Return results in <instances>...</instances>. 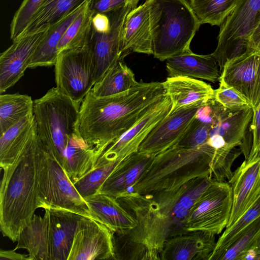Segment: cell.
<instances>
[{"label": "cell", "instance_id": "cell-20", "mask_svg": "<svg viewBox=\"0 0 260 260\" xmlns=\"http://www.w3.org/2000/svg\"><path fill=\"white\" fill-rule=\"evenodd\" d=\"M154 156L139 151L128 155L113 170L98 193L117 199L132 192Z\"/></svg>", "mask_w": 260, "mask_h": 260}, {"label": "cell", "instance_id": "cell-49", "mask_svg": "<svg viewBox=\"0 0 260 260\" xmlns=\"http://www.w3.org/2000/svg\"><path fill=\"white\" fill-rule=\"evenodd\" d=\"M140 0H127L126 5L132 10L136 8Z\"/></svg>", "mask_w": 260, "mask_h": 260}, {"label": "cell", "instance_id": "cell-4", "mask_svg": "<svg viewBox=\"0 0 260 260\" xmlns=\"http://www.w3.org/2000/svg\"><path fill=\"white\" fill-rule=\"evenodd\" d=\"M215 151L208 143L192 148L173 146L153 157L132 191L152 194L173 189L197 177H211Z\"/></svg>", "mask_w": 260, "mask_h": 260}, {"label": "cell", "instance_id": "cell-8", "mask_svg": "<svg viewBox=\"0 0 260 260\" xmlns=\"http://www.w3.org/2000/svg\"><path fill=\"white\" fill-rule=\"evenodd\" d=\"M260 12V0H239L236 8L220 26L218 43L212 53L220 72L231 60L246 53Z\"/></svg>", "mask_w": 260, "mask_h": 260}, {"label": "cell", "instance_id": "cell-32", "mask_svg": "<svg viewBox=\"0 0 260 260\" xmlns=\"http://www.w3.org/2000/svg\"><path fill=\"white\" fill-rule=\"evenodd\" d=\"M138 83L133 72L121 57L90 91L97 97L107 96L126 91Z\"/></svg>", "mask_w": 260, "mask_h": 260}, {"label": "cell", "instance_id": "cell-10", "mask_svg": "<svg viewBox=\"0 0 260 260\" xmlns=\"http://www.w3.org/2000/svg\"><path fill=\"white\" fill-rule=\"evenodd\" d=\"M54 66L56 87L81 104L95 84V64L90 44L60 52Z\"/></svg>", "mask_w": 260, "mask_h": 260}, {"label": "cell", "instance_id": "cell-28", "mask_svg": "<svg viewBox=\"0 0 260 260\" xmlns=\"http://www.w3.org/2000/svg\"><path fill=\"white\" fill-rule=\"evenodd\" d=\"M36 133L33 113L23 118L0 135V166L2 169L14 162Z\"/></svg>", "mask_w": 260, "mask_h": 260}, {"label": "cell", "instance_id": "cell-47", "mask_svg": "<svg viewBox=\"0 0 260 260\" xmlns=\"http://www.w3.org/2000/svg\"><path fill=\"white\" fill-rule=\"evenodd\" d=\"M259 38H260V12L256 18L255 27L251 34L249 45Z\"/></svg>", "mask_w": 260, "mask_h": 260}, {"label": "cell", "instance_id": "cell-21", "mask_svg": "<svg viewBox=\"0 0 260 260\" xmlns=\"http://www.w3.org/2000/svg\"><path fill=\"white\" fill-rule=\"evenodd\" d=\"M150 1L146 0L125 16L122 31L123 57L131 51L152 54Z\"/></svg>", "mask_w": 260, "mask_h": 260}, {"label": "cell", "instance_id": "cell-37", "mask_svg": "<svg viewBox=\"0 0 260 260\" xmlns=\"http://www.w3.org/2000/svg\"><path fill=\"white\" fill-rule=\"evenodd\" d=\"M259 237L260 216L241 230L216 260H240Z\"/></svg>", "mask_w": 260, "mask_h": 260}, {"label": "cell", "instance_id": "cell-40", "mask_svg": "<svg viewBox=\"0 0 260 260\" xmlns=\"http://www.w3.org/2000/svg\"><path fill=\"white\" fill-rule=\"evenodd\" d=\"M44 0H23L15 12L10 24V39L12 41L21 37Z\"/></svg>", "mask_w": 260, "mask_h": 260}, {"label": "cell", "instance_id": "cell-15", "mask_svg": "<svg viewBox=\"0 0 260 260\" xmlns=\"http://www.w3.org/2000/svg\"><path fill=\"white\" fill-rule=\"evenodd\" d=\"M219 81L237 90L254 109L260 103V53L248 51L228 61Z\"/></svg>", "mask_w": 260, "mask_h": 260}, {"label": "cell", "instance_id": "cell-13", "mask_svg": "<svg viewBox=\"0 0 260 260\" xmlns=\"http://www.w3.org/2000/svg\"><path fill=\"white\" fill-rule=\"evenodd\" d=\"M205 103L192 104L170 112L148 133L138 151L155 156L174 146L189 126L198 110Z\"/></svg>", "mask_w": 260, "mask_h": 260}, {"label": "cell", "instance_id": "cell-19", "mask_svg": "<svg viewBox=\"0 0 260 260\" xmlns=\"http://www.w3.org/2000/svg\"><path fill=\"white\" fill-rule=\"evenodd\" d=\"M215 235L196 230L169 237L160 253V259L209 260L216 243Z\"/></svg>", "mask_w": 260, "mask_h": 260}, {"label": "cell", "instance_id": "cell-7", "mask_svg": "<svg viewBox=\"0 0 260 260\" xmlns=\"http://www.w3.org/2000/svg\"><path fill=\"white\" fill-rule=\"evenodd\" d=\"M37 172L38 208L63 209L94 219L86 201L38 136Z\"/></svg>", "mask_w": 260, "mask_h": 260}, {"label": "cell", "instance_id": "cell-14", "mask_svg": "<svg viewBox=\"0 0 260 260\" xmlns=\"http://www.w3.org/2000/svg\"><path fill=\"white\" fill-rule=\"evenodd\" d=\"M50 26L26 34L13 41L0 55V93L14 86L29 68L32 57Z\"/></svg>", "mask_w": 260, "mask_h": 260}, {"label": "cell", "instance_id": "cell-25", "mask_svg": "<svg viewBox=\"0 0 260 260\" xmlns=\"http://www.w3.org/2000/svg\"><path fill=\"white\" fill-rule=\"evenodd\" d=\"M94 219L114 233H122L134 228L135 218L113 197L98 193L85 199Z\"/></svg>", "mask_w": 260, "mask_h": 260}, {"label": "cell", "instance_id": "cell-39", "mask_svg": "<svg viewBox=\"0 0 260 260\" xmlns=\"http://www.w3.org/2000/svg\"><path fill=\"white\" fill-rule=\"evenodd\" d=\"M211 127V125L197 112L189 126L174 146L192 148L207 143Z\"/></svg>", "mask_w": 260, "mask_h": 260}, {"label": "cell", "instance_id": "cell-30", "mask_svg": "<svg viewBox=\"0 0 260 260\" xmlns=\"http://www.w3.org/2000/svg\"><path fill=\"white\" fill-rule=\"evenodd\" d=\"M90 1H91L87 2L57 23L50 26L46 37L40 44L32 57L29 68L55 65L58 56L57 46L62 35Z\"/></svg>", "mask_w": 260, "mask_h": 260}, {"label": "cell", "instance_id": "cell-2", "mask_svg": "<svg viewBox=\"0 0 260 260\" xmlns=\"http://www.w3.org/2000/svg\"><path fill=\"white\" fill-rule=\"evenodd\" d=\"M37 132L14 162L3 169L0 189V226L4 237L17 241L38 207Z\"/></svg>", "mask_w": 260, "mask_h": 260}, {"label": "cell", "instance_id": "cell-31", "mask_svg": "<svg viewBox=\"0 0 260 260\" xmlns=\"http://www.w3.org/2000/svg\"><path fill=\"white\" fill-rule=\"evenodd\" d=\"M89 1L91 0H44L23 35L44 29L57 23Z\"/></svg>", "mask_w": 260, "mask_h": 260}, {"label": "cell", "instance_id": "cell-22", "mask_svg": "<svg viewBox=\"0 0 260 260\" xmlns=\"http://www.w3.org/2000/svg\"><path fill=\"white\" fill-rule=\"evenodd\" d=\"M51 260H68L77 223L82 216L63 209H46Z\"/></svg>", "mask_w": 260, "mask_h": 260}, {"label": "cell", "instance_id": "cell-17", "mask_svg": "<svg viewBox=\"0 0 260 260\" xmlns=\"http://www.w3.org/2000/svg\"><path fill=\"white\" fill-rule=\"evenodd\" d=\"M171 108V101L166 95L133 127L108 144L98 159L121 161L138 151L148 133L169 114Z\"/></svg>", "mask_w": 260, "mask_h": 260}, {"label": "cell", "instance_id": "cell-35", "mask_svg": "<svg viewBox=\"0 0 260 260\" xmlns=\"http://www.w3.org/2000/svg\"><path fill=\"white\" fill-rule=\"evenodd\" d=\"M201 25L221 26L239 0H187Z\"/></svg>", "mask_w": 260, "mask_h": 260}, {"label": "cell", "instance_id": "cell-23", "mask_svg": "<svg viewBox=\"0 0 260 260\" xmlns=\"http://www.w3.org/2000/svg\"><path fill=\"white\" fill-rule=\"evenodd\" d=\"M252 116L253 109L250 106L234 111L211 127L207 143L216 150H231L237 146L241 148Z\"/></svg>", "mask_w": 260, "mask_h": 260}, {"label": "cell", "instance_id": "cell-42", "mask_svg": "<svg viewBox=\"0 0 260 260\" xmlns=\"http://www.w3.org/2000/svg\"><path fill=\"white\" fill-rule=\"evenodd\" d=\"M252 133L251 151L246 160V162H252L260 158V103L253 110V116L250 123Z\"/></svg>", "mask_w": 260, "mask_h": 260}, {"label": "cell", "instance_id": "cell-48", "mask_svg": "<svg viewBox=\"0 0 260 260\" xmlns=\"http://www.w3.org/2000/svg\"><path fill=\"white\" fill-rule=\"evenodd\" d=\"M248 51H253L260 53V38L249 44Z\"/></svg>", "mask_w": 260, "mask_h": 260}, {"label": "cell", "instance_id": "cell-6", "mask_svg": "<svg viewBox=\"0 0 260 260\" xmlns=\"http://www.w3.org/2000/svg\"><path fill=\"white\" fill-rule=\"evenodd\" d=\"M80 106L57 87L34 101L38 136L63 168L70 140L78 131Z\"/></svg>", "mask_w": 260, "mask_h": 260}, {"label": "cell", "instance_id": "cell-27", "mask_svg": "<svg viewBox=\"0 0 260 260\" xmlns=\"http://www.w3.org/2000/svg\"><path fill=\"white\" fill-rule=\"evenodd\" d=\"M15 250L25 249L29 260H51L48 237V217L34 214L28 224L20 233Z\"/></svg>", "mask_w": 260, "mask_h": 260}, {"label": "cell", "instance_id": "cell-11", "mask_svg": "<svg viewBox=\"0 0 260 260\" xmlns=\"http://www.w3.org/2000/svg\"><path fill=\"white\" fill-rule=\"evenodd\" d=\"M213 181L210 176L199 177L173 189L149 194L170 221V237L183 233V221L194 204Z\"/></svg>", "mask_w": 260, "mask_h": 260}, {"label": "cell", "instance_id": "cell-43", "mask_svg": "<svg viewBox=\"0 0 260 260\" xmlns=\"http://www.w3.org/2000/svg\"><path fill=\"white\" fill-rule=\"evenodd\" d=\"M127 0H92L91 7L95 13L107 14L126 5Z\"/></svg>", "mask_w": 260, "mask_h": 260}, {"label": "cell", "instance_id": "cell-36", "mask_svg": "<svg viewBox=\"0 0 260 260\" xmlns=\"http://www.w3.org/2000/svg\"><path fill=\"white\" fill-rule=\"evenodd\" d=\"M120 161L98 159L94 167L74 183L80 195L85 200L98 193L104 182Z\"/></svg>", "mask_w": 260, "mask_h": 260}, {"label": "cell", "instance_id": "cell-29", "mask_svg": "<svg viewBox=\"0 0 260 260\" xmlns=\"http://www.w3.org/2000/svg\"><path fill=\"white\" fill-rule=\"evenodd\" d=\"M98 156L79 131L70 139L65 153L63 169L74 184L95 166Z\"/></svg>", "mask_w": 260, "mask_h": 260}, {"label": "cell", "instance_id": "cell-5", "mask_svg": "<svg viewBox=\"0 0 260 260\" xmlns=\"http://www.w3.org/2000/svg\"><path fill=\"white\" fill-rule=\"evenodd\" d=\"M152 54L161 61L190 50L201 25L187 0H150Z\"/></svg>", "mask_w": 260, "mask_h": 260}, {"label": "cell", "instance_id": "cell-45", "mask_svg": "<svg viewBox=\"0 0 260 260\" xmlns=\"http://www.w3.org/2000/svg\"><path fill=\"white\" fill-rule=\"evenodd\" d=\"M240 260H260V237L246 250Z\"/></svg>", "mask_w": 260, "mask_h": 260}, {"label": "cell", "instance_id": "cell-1", "mask_svg": "<svg viewBox=\"0 0 260 260\" xmlns=\"http://www.w3.org/2000/svg\"><path fill=\"white\" fill-rule=\"evenodd\" d=\"M166 94L162 83L142 80L115 95L97 97L89 91L80 106L79 133L99 157L108 144L133 127Z\"/></svg>", "mask_w": 260, "mask_h": 260}, {"label": "cell", "instance_id": "cell-16", "mask_svg": "<svg viewBox=\"0 0 260 260\" xmlns=\"http://www.w3.org/2000/svg\"><path fill=\"white\" fill-rule=\"evenodd\" d=\"M132 9L127 6L107 13L109 29L104 32L93 30L90 42L95 64V83L100 81L121 58L122 31L125 16Z\"/></svg>", "mask_w": 260, "mask_h": 260}, {"label": "cell", "instance_id": "cell-3", "mask_svg": "<svg viewBox=\"0 0 260 260\" xmlns=\"http://www.w3.org/2000/svg\"><path fill=\"white\" fill-rule=\"evenodd\" d=\"M136 220V225L122 233H114L116 260L160 259L166 241L170 237L168 218L150 194L129 192L116 199Z\"/></svg>", "mask_w": 260, "mask_h": 260}, {"label": "cell", "instance_id": "cell-24", "mask_svg": "<svg viewBox=\"0 0 260 260\" xmlns=\"http://www.w3.org/2000/svg\"><path fill=\"white\" fill-rule=\"evenodd\" d=\"M166 60L169 77H188L215 83L221 76L218 63L212 53L200 55L190 50Z\"/></svg>", "mask_w": 260, "mask_h": 260}, {"label": "cell", "instance_id": "cell-38", "mask_svg": "<svg viewBox=\"0 0 260 260\" xmlns=\"http://www.w3.org/2000/svg\"><path fill=\"white\" fill-rule=\"evenodd\" d=\"M260 216V194L252 205L223 233L216 243L209 260H216L219 255L232 242L236 236L248 224Z\"/></svg>", "mask_w": 260, "mask_h": 260}, {"label": "cell", "instance_id": "cell-26", "mask_svg": "<svg viewBox=\"0 0 260 260\" xmlns=\"http://www.w3.org/2000/svg\"><path fill=\"white\" fill-rule=\"evenodd\" d=\"M172 102L170 112L192 104L214 99V90L205 82L188 77H169L161 82Z\"/></svg>", "mask_w": 260, "mask_h": 260}, {"label": "cell", "instance_id": "cell-33", "mask_svg": "<svg viewBox=\"0 0 260 260\" xmlns=\"http://www.w3.org/2000/svg\"><path fill=\"white\" fill-rule=\"evenodd\" d=\"M92 1L64 32L57 46L58 55L62 51L90 44L93 33L92 20L95 13L91 7Z\"/></svg>", "mask_w": 260, "mask_h": 260}, {"label": "cell", "instance_id": "cell-41", "mask_svg": "<svg viewBox=\"0 0 260 260\" xmlns=\"http://www.w3.org/2000/svg\"><path fill=\"white\" fill-rule=\"evenodd\" d=\"M214 99L232 111H237L250 106L247 100L237 90L221 83H219L218 89L214 90Z\"/></svg>", "mask_w": 260, "mask_h": 260}, {"label": "cell", "instance_id": "cell-46", "mask_svg": "<svg viewBox=\"0 0 260 260\" xmlns=\"http://www.w3.org/2000/svg\"><path fill=\"white\" fill-rule=\"evenodd\" d=\"M0 259L11 260H29L28 255H24L15 252V250L0 251Z\"/></svg>", "mask_w": 260, "mask_h": 260}, {"label": "cell", "instance_id": "cell-34", "mask_svg": "<svg viewBox=\"0 0 260 260\" xmlns=\"http://www.w3.org/2000/svg\"><path fill=\"white\" fill-rule=\"evenodd\" d=\"M31 96L18 93L0 95V135L27 116L33 114Z\"/></svg>", "mask_w": 260, "mask_h": 260}, {"label": "cell", "instance_id": "cell-44", "mask_svg": "<svg viewBox=\"0 0 260 260\" xmlns=\"http://www.w3.org/2000/svg\"><path fill=\"white\" fill-rule=\"evenodd\" d=\"M93 30L98 32L107 31L110 26V20L107 14L94 13L92 20Z\"/></svg>", "mask_w": 260, "mask_h": 260}, {"label": "cell", "instance_id": "cell-12", "mask_svg": "<svg viewBox=\"0 0 260 260\" xmlns=\"http://www.w3.org/2000/svg\"><path fill=\"white\" fill-rule=\"evenodd\" d=\"M113 236L114 233L104 224L82 216L68 260H116Z\"/></svg>", "mask_w": 260, "mask_h": 260}, {"label": "cell", "instance_id": "cell-18", "mask_svg": "<svg viewBox=\"0 0 260 260\" xmlns=\"http://www.w3.org/2000/svg\"><path fill=\"white\" fill-rule=\"evenodd\" d=\"M228 182L232 187L233 203L225 229L237 221L260 194V158L248 163L244 160Z\"/></svg>", "mask_w": 260, "mask_h": 260}, {"label": "cell", "instance_id": "cell-9", "mask_svg": "<svg viewBox=\"0 0 260 260\" xmlns=\"http://www.w3.org/2000/svg\"><path fill=\"white\" fill-rule=\"evenodd\" d=\"M233 203L229 182L214 181L194 204L182 224L183 233L202 230L219 234L226 228Z\"/></svg>", "mask_w": 260, "mask_h": 260}]
</instances>
